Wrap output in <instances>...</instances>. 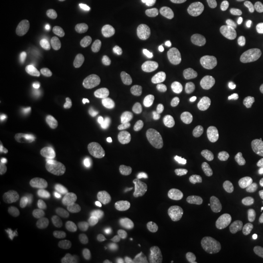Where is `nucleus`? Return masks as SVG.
Here are the masks:
<instances>
[{
    "label": "nucleus",
    "instance_id": "obj_10",
    "mask_svg": "<svg viewBox=\"0 0 263 263\" xmlns=\"http://www.w3.org/2000/svg\"><path fill=\"white\" fill-rule=\"evenodd\" d=\"M102 89L105 97L110 101L118 100L122 95V85L118 77L113 73L104 74L102 79Z\"/></svg>",
    "mask_w": 263,
    "mask_h": 263
},
{
    "label": "nucleus",
    "instance_id": "obj_34",
    "mask_svg": "<svg viewBox=\"0 0 263 263\" xmlns=\"http://www.w3.org/2000/svg\"><path fill=\"white\" fill-rule=\"evenodd\" d=\"M261 184H262V186H263V176H262V177H261Z\"/></svg>",
    "mask_w": 263,
    "mask_h": 263
},
{
    "label": "nucleus",
    "instance_id": "obj_29",
    "mask_svg": "<svg viewBox=\"0 0 263 263\" xmlns=\"http://www.w3.org/2000/svg\"><path fill=\"white\" fill-rule=\"evenodd\" d=\"M208 239L209 238H207V236L205 235L204 233L199 232L197 235H196V238H195V242H196V245H197L198 247L202 250L207 245Z\"/></svg>",
    "mask_w": 263,
    "mask_h": 263
},
{
    "label": "nucleus",
    "instance_id": "obj_8",
    "mask_svg": "<svg viewBox=\"0 0 263 263\" xmlns=\"http://www.w3.org/2000/svg\"><path fill=\"white\" fill-rule=\"evenodd\" d=\"M204 207L211 216L216 217H226L230 213V206L227 201L218 195L205 197Z\"/></svg>",
    "mask_w": 263,
    "mask_h": 263
},
{
    "label": "nucleus",
    "instance_id": "obj_15",
    "mask_svg": "<svg viewBox=\"0 0 263 263\" xmlns=\"http://www.w3.org/2000/svg\"><path fill=\"white\" fill-rule=\"evenodd\" d=\"M105 64L120 74H126L130 70L126 58L117 52H110L105 57Z\"/></svg>",
    "mask_w": 263,
    "mask_h": 263
},
{
    "label": "nucleus",
    "instance_id": "obj_7",
    "mask_svg": "<svg viewBox=\"0 0 263 263\" xmlns=\"http://www.w3.org/2000/svg\"><path fill=\"white\" fill-rule=\"evenodd\" d=\"M92 243L96 250L105 258L111 257L116 252V245L114 241L104 231H95L92 235Z\"/></svg>",
    "mask_w": 263,
    "mask_h": 263
},
{
    "label": "nucleus",
    "instance_id": "obj_2",
    "mask_svg": "<svg viewBox=\"0 0 263 263\" xmlns=\"http://www.w3.org/2000/svg\"><path fill=\"white\" fill-rule=\"evenodd\" d=\"M60 47L56 40L48 39L38 46L32 57V67L38 72H45L56 64Z\"/></svg>",
    "mask_w": 263,
    "mask_h": 263
},
{
    "label": "nucleus",
    "instance_id": "obj_22",
    "mask_svg": "<svg viewBox=\"0 0 263 263\" xmlns=\"http://www.w3.org/2000/svg\"><path fill=\"white\" fill-rule=\"evenodd\" d=\"M144 212V205L139 195L132 196V205L128 209V216L131 217H140Z\"/></svg>",
    "mask_w": 263,
    "mask_h": 263
},
{
    "label": "nucleus",
    "instance_id": "obj_35",
    "mask_svg": "<svg viewBox=\"0 0 263 263\" xmlns=\"http://www.w3.org/2000/svg\"><path fill=\"white\" fill-rule=\"evenodd\" d=\"M243 263H254V262H252V261H246V262H243Z\"/></svg>",
    "mask_w": 263,
    "mask_h": 263
},
{
    "label": "nucleus",
    "instance_id": "obj_12",
    "mask_svg": "<svg viewBox=\"0 0 263 263\" xmlns=\"http://www.w3.org/2000/svg\"><path fill=\"white\" fill-rule=\"evenodd\" d=\"M243 247L257 245L263 240V226L257 222L249 223L242 231Z\"/></svg>",
    "mask_w": 263,
    "mask_h": 263
},
{
    "label": "nucleus",
    "instance_id": "obj_6",
    "mask_svg": "<svg viewBox=\"0 0 263 263\" xmlns=\"http://www.w3.org/2000/svg\"><path fill=\"white\" fill-rule=\"evenodd\" d=\"M169 123V113L163 107H156L151 113L146 129L151 136H158Z\"/></svg>",
    "mask_w": 263,
    "mask_h": 263
},
{
    "label": "nucleus",
    "instance_id": "obj_18",
    "mask_svg": "<svg viewBox=\"0 0 263 263\" xmlns=\"http://www.w3.org/2000/svg\"><path fill=\"white\" fill-rule=\"evenodd\" d=\"M221 246V238L217 234H212L208 239V243L205 248H203L202 254L207 258H213L216 256Z\"/></svg>",
    "mask_w": 263,
    "mask_h": 263
},
{
    "label": "nucleus",
    "instance_id": "obj_3",
    "mask_svg": "<svg viewBox=\"0 0 263 263\" xmlns=\"http://www.w3.org/2000/svg\"><path fill=\"white\" fill-rule=\"evenodd\" d=\"M203 65L208 73L218 76L229 68L230 60L224 52L218 49H213L208 51L204 56Z\"/></svg>",
    "mask_w": 263,
    "mask_h": 263
},
{
    "label": "nucleus",
    "instance_id": "obj_24",
    "mask_svg": "<svg viewBox=\"0 0 263 263\" xmlns=\"http://www.w3.org/2000/svg\"><path fill=\"white\" fill-rule=\"evenodd\" d=\"M53 105L51 104H43L40 108V112H39V117H40V122L42 124V126L46 127L48 124L51 121V118L53 116Z\"/></svg>",
    "mask_w": 263,
    "mask_h": 263
},
{
    "label": "nucleus",
    "instance_id": "obj_11",
    "mask_svg": "<svg viewBox=\"0 0 263 263\" xmlns=\"http://www.w3.org/2000/svg\"><path fill=\"white\" fill-rule=\"evenodd\" d=\"M177 59V52L174 48L163 46L153 49L151 53V62L157 66L172 65Z\"/></svg>",
    "mask_w": 263,
    "mask_h": 263
},
{
    "label": "nucleus",
    "instance_id": "obj_13",
    "mask_svg": "<svg viewBox=\"0 0 263 263\" xmlns=\"http://www.w3.org/2000/svg\"><path fill=\"white\" fill-rule=\"evenodd\" d=\"M183 85V76L178 71L171 72L166 76L160 85L161 91L166 95L175 94Z\"/></svg>",
    "mask_w": 263,
    "mask_h": 263
},
{
    "label": "nucleus",
    "instance_id": "obj_32",
    "mask_svg": "<svg viewBox=\"0 0 263 263\" xmlns=\"http://www.w3.org/2000/svg\"><path fill=\"white\" fill-rule=\"evenodd\" d=\"M90 56H91V58H92L93 60H95V61L99 60V59H100V57H101L100 51H99L98 49H93V50H92V52H91V54H90Z\"/></svg>",
    "mask_w": 263,
    "mask_h": 263
},
{
    "label": "nucleus",
    "instance_id": "obj_5",
    "mask_svg": "<svg viewBox=\"0 0 263 263\" xmlns=\"http://www.w3.org/2000/svg\"><path fill=\"white\" fill-rule=\"evenodd\" d=\"M52 143L60 151L70 153H79L81 146L68 133L64 130H57L51 135Z\"/></svg>",
    "mask_w": 263,
    "mask_h": 263
},
{
    "label": "nucleus",
    "instance_id": "obj_33",
    "mask_svg": "<svg viewBox=\"0 0 263 263\" xmlns=\"http://www.w3.org/2000/svg\"><path fill=\"white\" fill-rule=\"evenodd\" d=\"M117 1H119V2H121V3H125V2H129L130 0H117Z\"/></svg>",
    "mask_w": 263,
    "mask_h": 263
},
{
    "label": "nucleus",
    "instance_id": "obj_1",
    "mask_svg": "<svg viewBox=\"0 0 263 263\" xmlns=\"http://www.w3.org/2000/svg\"><path fill=\"white\" fill-rule=\"evenodd\" d=\"M201 166V157L193 149L183 148L174 153L166 163V172L173 178H183L196 172Z\"/></svg>",
    "mask_w": 263,
    "mask_h": 263
},
{
    "label": "nucleus",
    "instance_id": "obj_31",
    "mask_svg": "<svg viewBox=\"0 0 263 263\" xmlns=\"http://www.w3.org/2000/svg\"><path fill=\"white\" fill-rule=\"evenodd\" d=\"M179 201L174 197H167L165 199V205L166 207L170 209L173 205H176V206H179Z\"/></svg>",
    "mask_w": 263,
    "mask_h": 263
},
{
    "label": "nucleus",
    "instance_id": "obj_25",
    "mask_svg": "<svg viewBox=\"0 0 263 263\" xmlns=\"http://www.w3.org/2000/svg\"><path fill=\"white\" fill-rule=\"evenodd\" d=\"M178 226H179V229L183 233L188 234V233L192 232L196 228L197 224L195 222L189 220L186 216H180L179 217V219H178Z\"/></svg>",
    "mask_w": 263,
    "mask_h": 263
},
{
    "label": "nucleus",
    "instance_id": "obj_28",
    "mask_svg": "<svg viewBox=\"0 0 263 263\" xmlns=\"http://www.w3.org/2000/svg\"><path fill=\"white\" fill-rule=\"evenodd\" d=\"M66 174L70 178H77L80 174V169L76 165H68L66 168Z\"/></svg>",
    "mask_w": 263,
    "mask_h": 263
},
{
    "label": "nucleus",
    "instance_id": "obj_21",
    "mask_svg": "<svg viewBox=\"0 0 263 263\" xmlns=\"http://www.w3.org/2000/svg\"><path fill=\"white\" fill-rule=\"evenodd\" d=\"M261 252V248L257 245L254 246H248L244 247L243 249L239 250L236 253V258L238 260H246V259H250L253 258L254 256H257Z\"/></svg>",
    "mask_w": 263,
    "mask_h": 263
},
{
    "label": "nucleus",
    "instance_id": "obj_9",
    "mask_svg": "<svg viewBox=\"0 0 263 263\" xmlns=\"http://www.w3.org/2000/svg\"><path fill=\"white\" fill-rule=\"evenodd\" d=\"M242 156L246 166L249 169L258 171L263 168L262 153L249 142H245L241 148Z\"/></svg>",
    "mask_w": 263,
    "mask_h": 263
},
{
    "label": "nucleus",
    "instance_id": "obj_26",
    "mask_svg": "<svg viewBox=\"0 0 263 263\" xmlns=\"http://www.w3.org/2000/svg\"><path fill=\"white\" fill-rule=\"evenodd\" d=\"M159 14L164 19L169 20L172 22H178L180 19L179 14H178L175 10L167 8V7H160Z\"/></svg>",
    "mask_w": 263,
    "mask_h": 263
},
{
    "label": "nucleus",
    "instance_id": "obj_30",
    "mask_svg": "<svg viewBox=\"0 0 263 263\" xmlns=\"http://www.w3.org/2000/svg\"><path fill=\"white\" fill-rule=\"evenodd\" d=\"M13 235H14V233H13L12 230L7 229V228H4V229L1 230V241H2V242L8 241L9 239H11V238L13 237Z\"/></svg>",
    "mask_w": 263,
    "mask_h": 263
},
{
    "label": "nucleus",
    "instance_id": "obj_27",
    "mask_svg": "<svg viewBox=\"0 0 263 263\" xmlns=\"http://www.w3.org/2000/svg\"><path fill=\"white\" fill-rule=\"evenodd\" d=\"M62 221V215H55V216H48L44 219V224L51 228L56 227Z\"/></svg>",
    "mask_w": 263,
    "mask_h": 263
},
{
    "label": "nucleus",
    "instance_id": "obj_23",
    "mask_svg": "<svg viewBox=\"0 0 263 263\" xmlns=\"http://www.w3.org/2000/svg\"><path fill=\"white\" fill-rule=\"evenodd\" d=\"M226 103L229 106L233 107L236 110L244 109V98L242 97V95L237 93L235 91H232L226 96Z\"/></svg>",
    "mask_w": 263,
    "mask_h": 263
},
{
    "label": "nucleus",
    "instance_id": "obj_14",
    "mask_svg": "<svg viewBox=\"0 0 263 263\" xmlns=\"http://www.w3.org/2000/svg\"><path fill=\"white\" fill-rule=\"evenodd\" d=\"M203 93V84L199 79L191 80L184 89L183 101L186 104L193 105L197 104Z\"/></svg>",
    "mask_w": 263,
    "mask_h": 263
},
{
    "label": "nucleus",
    "instance_id": "obj_17",
    "mask_svg": "<svg viewBox=\"0 0 263 263\" xmlns=\"http://www.w3.org/2000/svg\"><path fill=\"white\" fill-rule=\"evenodd\" d=\"M93 28L98 35L104 38L112 37L115 32L112 23L109 20L104 18L96 20L93 24Z\"/></svg>",
    "mask_w": 263,
    "mask_h": 263
},
{
    "label": "nucleus",
    "instance_id": "obj_19",
    "mask_svg": "<svg viewBox=\"0 0 263 263\" xmlns=\"http://www.w3.org/2000/svg\"><path fill=\"white\" fill-rule=\"evenodd\" d=\"M81 144L86 151L95 154H100L104 151V143L94 136H87L82 138Z\"/></svg>",
    "mask_w": 263,
    "mask_h": 263
},
{
    "label": "nucleus",
    "instance_id": "obj_4",
    "mask_svg": "<svg viewBox=\"0 0 263 263\" xmlns=\"http://www.w3.org/2000/svg\"><path fill=\"white\" fill-rule=\"evenodd\" d=\"M188 190L192 195L209 197L215 195L218 190V181L213 176H203L193 179L188 185Z\"/></svg>",
    "mask_w": 263,
    "mask_h": 263
},
{
    "label": "nucleus",
    "instance_id": "obj_20",
    "mask_svg": "<svg viewBox=\"0 0 263 263\" xmlns=\"http://www.w3.org/2000/svg\"><path fill=\"white\" fill-rule=\"evenodd\" d=\"M204 124L210 131H219L222 127V121L215 111L209 110L204 117Z\"/></svg>",
    "mask_w": 263,
    "mask_h": 263
},
{
    "label": "nucleus",
    "instance_id": "obj_16",
    "mask_svg": "<svg viewBox=\"0 0 263 263\" xmlns=\"http://www.w3.org/2000/svg\"><path fill=\"white\" fill-rule=\"evenodd\" d=\"M80 90L85 97L92 101H99L102 98V92L99 85L91 77H85L81 80Z\"/></svg>",
    "mask_w": 263,
    "mask_h": 263
}]
</instances>
